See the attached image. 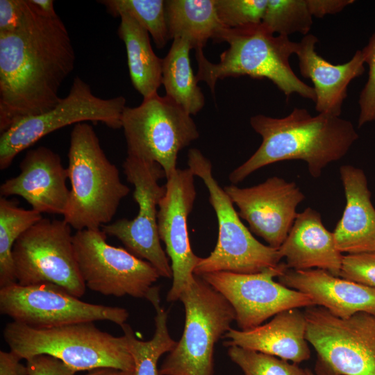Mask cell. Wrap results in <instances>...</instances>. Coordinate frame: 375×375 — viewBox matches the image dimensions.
I'll return each instance as SVG.
<instances>
[{
	"label": "cell",
	"instance_id": "6da1fadb",
	"mask_svg": "<svg viewBox=\"0 0 375 375\" xmlns=\"http://www.w3.org/2000/svg\"><path fill=\"white\" fill-rule=\"evenodd\" d=\"M20 26L0 33V132L53 108L73 71L76 55L59 16L47 17L31 1Z\"/></svg>",
	"mask_w": 375,
	"mask_h": 375
},
{
	"label": "cell",
	"instance_id": "7a4b0ae2",
	"mask_svg": "<svg viewBox=\"0 0 375 375\" xmlns=\"http://www.w3.org/2000/svg\"><path fill=\"white\" fill-rule=\"evenodd\" d=\"M250 124L262 143L229 174L233 184L265 166L291 160L306 162L310 174L318 178L328 164L342 158L359 137L350 121L326 113L312 116L303 108H294L282 118L256 115Z\"/></svg>",
	"mask_w": 375,
	"mask_h": 375
},
{
	"label": "cell",
	"instance_id": "3957f363",
	"mask_svg": "<svg viewBox=\"0 0 375 375\" xmlns=\"http://www.w3.org/2000/svg\"><path fill=\"white\" fill-rule=\"evenodd\" d=\"M217 42L228 44L218 62L208 60L203 49L195 50L197 79L204 81L211 92H215L218 79L247 76L269 79L288 99L297 94L315 101L313 88L301 81L290 66V58L296 53L298 42L289 37L276 36L260 23L239 28H225Z\"/></svg>",
	"mask_w": 375,
	"mask_h": 375
},
{
	"label": "cell",
	"instance_id": "277c9868",
	"mask_svg": "<svg viewBox=\"0 0 375 375\" xmlns=\"http://www.w3.org/2000/svg\"><path fill=\"white\" fill-rule=\"evenodd\" d=\"M67 170L71 190L63 219L76 231L109 224L130 190L89 124L78 123L72 128Z\"/></svg>",
	"mask_w": 375,
	"mask_h": 375
},
{
	"label": "cell",
	"instance_id": "5b68a950",
	"mask_svg": "<svg viewBox=\"0 0 375 375\" xmlns=\"http://www.w3.org/2000/svg\"><path fill=\"white\" fill-rule=\"evenodd\" d=\"M3 335L10 351L21 359L46 354L75 373L99 368L134 372L125 337L102 331L94 322L41 328L12 321L6 325Z\"/></svg>",
	"mask_w": 375,
	"mask_h": 375
},
{
	"label": "cell",
	"instance_id": "8992f818",
	"mask_svg": "<svg viewBox=\"0 0 375 375\" xmlns=\"http://www.w3.org/2000/svg\"><path fill=\"white\" fill-rule=\"evenodd\" d=\"M188 164L194 176L206 185L218 222L217 244L208 257L201 258L194 275L217 272L255 274L276 267L282 258L278 249L260 242L244 225L230 197L213 177L210 161L199 149H191Z\"/></svg>",
	"mask_w": 375,
	"mask_h": 375
},
{
	"label": "cell",
	"instance_id": "52a82bcc",
	"mask_svg": "<svg viewBox=\"0 0 375 375\" xmlns=\"http://www.w3.org/2000/svg\"><path fill=\"white\" fill-rule=\"evenodd\" d=\"M178 300L185 308L184 330L158 375H213L215 346L231 328L235 311L222 294L196 275Z\"/></svg>",
	"mask_w": 375,
	"mask_h": 375
},
{
	"label": "cell",
	"instance_id": "ba28073f",
	"mask_svg": "<svg viewBox=\"0 0 375 375\" xmlns=\"http://www.w3.org/2000/svg\"><path fill=\"white\" fill-rule=\"evenodd\" d=\"M306 339L317 354V375H375V316L348 318L326 308L307 307Z\"/></svg>",
	"mask_w": 375,
	"mask_h": 375
},
{
	"label": "cell",
	"instance_id": "9c48e42d",
	"mask_svg": "<svg viewBox=\"0 0 375 375\" xmlns=\"http://www.w3.org/2000/svg\"><path fill=\"white\" fill-rule=\"evenodd\" d=\"M122 128L128 156L157 162L166 178L177 169L178 152L199 137L191 115L158 93L143 99L136 107L126 106Z\"/></svg>",
	"mask_w": 375,
	"mask_h": 375
},
{
	"label": "cell",
	"instance_id": "30bf717a",
	"mask_svg": "<svg viewBox=\"0 0 375 375\" xmlns=\"http://www.w3.org/2000/svg\"><path fill=\"white\" fill-rule=\"evenodd\" d=\"M123 96L103 99L93 94L89 84L74 78L67 95L47 112L17 122L0 137V169L10 166L15 158L45 135L65 126L90 121L110 128H122L126 107Z\"/></svg>",
	"mask_w": 375,
	"mask_h": 375
},
{
	"label": "cell",
	"instance_id": "8fae6325",
	"mask_svg": "<svg viewBox=\"0 0 375 375\" xmlns=\"http://www.w3.org/2000/svg\"><path fill=\"white\" fill-rule=\"evenodd\" d=\"M71 228L64 219L42 218L18 238L12 248L17 283H52L78 298L85 294Z\"/></svg>",
	"mask_w": 375,
	"mask_h": 375
},
{
	"label": "cell",
	"instance_id": "7c38bea8",
	"mask_svg": "<svg viewBox=\"0 0 375 375\" xmlns=\"http://www.w3.org/2000/svg\"><path fill=\"white\" fill-rule=\"evenodd\" d=\"M100 228L76 231V259L85 287L106 296L147 299L160 276L148 261L106 242Z\"/></svg>",
	"mask_w": 375,
	"mask_h": 375
},
{
	"label": "cell",
	"instance_id": "4fadbf2b",
	"mask_svg": "<svg viewBox=\"0 0 375 375\" xmlns=\"http://www.w3.org/2000/svg\"><path fill=\"white\" fill-rule=\"evenodd\" d=\"M0 312L12 321L41 328L104 320L121 326L129 315L124 308L83 301L52 283H16L0 288Z\"/></svg>",
	"mask_w": 375,
	"mask_h": 375
},
{
	"label": "cell",
	"instance_id": "5bb4252c",
	"mask_svg": "<svg viewBox=\"0 0 375 375\" xmlns=\"http://www.w3.org/2000/svg\"><path fill=\"white\" fill-rule=\"evenodd\" d=\"M122 167L127 181L134 186L133 197L139 211L134 219H118L103 226L101 230L119 240L128 251L150 262L160 276L172 278L171 264L160 244L157 222V208L166 192V185H160L158 180L165 177V172L156 162L131 156H127Z\"/></svg>",
	"mask_w": 375,
	"mask_h": 375
},
{
	"label": "cell",
	"instance_id": "9a60e30c",
	"mask_svg": "<svg viewBox=\"0 0 375 375\" xmlns=\"http://www.w3.org/2000/svg\"><path fill=\"white\" fill-rule=\"evenodd\" d=\"M288 269L280 262L255 274L217 272L200 276L230 303L238 326L247 331L283 310L315 306L310 296L274 281Z\"/></svg>",
	"mask_w": 375,
	"mask_h": 375
},
{
	"label": "cell",
	"instance_id": "2e32d148",
	"mask_svg": "<svg viewBox=\"0 0 375 375\" xmlns=\"http://www.w3.org/2000/svg\"><path fill=\"white\" fill-rule=\"evenodd\" d=\"M194 178L189 168L177 169L167 178L166 192L158 204V235L165 243L173 274L167 301L178 300L190 285L195 277L194 271L201 259L191 249L188 230V217L196 198Z\"/></svg>",
	"mask_w": 375,
	"mask_h": 375
},
{
	"label": "cell",
	"instance_id": "e0dca14e",
	"mask_svg": "<svg viewBox=\"0 0 375 375\" xmlns=\"http://www.w3.org/2000/svg\"><path fill=\"white\" fill-rule=\"evenodd\" d=\"M224 190L239 208V216L248 222L250 230L277 249L296 219L297 207L305 199L294 182L276 176L252 187L240 188L231 185Z\"/></svg>",
	"mask_w": 375,
	"mask_h": 375
},
{
	"label": "cell",
	"instance_id": "ac0fdd59",
	"mask_svg": "<svg viewBox=\"0 0 375 375\" xmlns=\"http://www.w3.org/2000/svg\"><path fill=\"white\" fill-rule=\"evenodd\" d=\"M19 169L17 176L1 184V197L17 195L41 214L63 215L70 190L67 186L68 170L63 167L59 154L44 146L30 149Z\"/></svg>",
	"mask_w": 375,
	"mask_h": 375
},
{
	"label": "cell",
	"instance_id": "d6986e66",
	"mask_svg": "<svg viewBox=\"0 0 375 375\" xmlns=\"http://www.w3.org/2000/svg\"><path fill=\"white\" fill-rule=\"evenodd\" d=\"M278 278L283 285L311 297L332 315L348 318L358 312L375 316V289L339 276L321 269H288Z\"/></svg>",
	"mask_w": 375,
	"mask_h": 375
},
{
	"label": "cell",
	"instance_id": "ffe728a7",
	"mask_svg": "<svg viewBox=\"0 0 375 375\" xmlns=\"http://www.w3.org/2000/svg\"><path fill=\"white\" fill-rule=\"evenodd\" d=\"M317 42L313 34L303 36L298 42L295 54L299 71L302 76L310 78L313 83L315 110L340 117L349 83L365 72L363 56L361 50H358L348 62L334 65L317 53Z\"/></svg>",
	"mask_w": 375,
	"mask_h": 375
},
{
	"label": "cell",
	"instance_id": "44dd1931",
	"mask_svg": "<svg viewBox=\"0 0 375 375\" xmlns=\"http://www.w3.org/2000/svg\"><path fill=\"white\" fill-rule=\"evenodd\" d=\"M306 320L299 308L283 310L256 328L241 331L231 328L224 335L226 347L238 346L300 363L310 357L306 339Z\"/></svg>",
	"mask_w": 375,
	"mask_h": 375
},
{
	"label": "cell",
	"instance_id": "7402d4cb",
	"mask_svg": "<svg viewBox=\"0 0 375 375\" xmlns=\"http://www.w3.org/2000/svg\"><path fill=\"white\" fill-rule=\"evenodd\" d=\"M288 269H321L339 276L343 255L333 233L323 224L321 215L307 208L298 213L286 239L278 249Z\"/></svg>",
	"mask_w": 375,
	"mask_h": 375
},
{
	"label": "cell",
	"instance_id": "603a6c76",
	"mask_svg": "<svg viewBox=\"0 0 375 375\" xmlns=\"http://www.w3.org/2000/svg\"><path fill=\"white\" fill-rule=\"evenodd\" d=\"M346 206L333 232L341 253L375 252V208L363 170L351 165L340 168Z\"/></svg>",
	"mask_w": 375,
	"mask_h": 375
},
{
	"label": "cell",
	"instance_id": "cb8c5ba5",
	"mask_svg": "<svg viewBox=\"0 0 375 375\" xmlns=\"http://www.w3.org/2000/svg\"><path fill=\"white\" fill-rule=\"evenodd\" d=\"M119 17L117 33L125 44L130 78L145 99L157 94L162 85V58L154 53L146 29L128 15Z\"/></svg>",
	"mask_w": 375,
	"mask_h": 375
},
{
	"label": "cell",
	"instance_id": "d4e9b609",
	"mask_svg": "<svg viewBox=\"0 0 375 375\" xmlns=\"http://www.w3.org/2000/svg\"><path fill=\"white\" fill-rule=\"evenodd\" d=\"M165 11L169 38H184L195 50L203 49L209 39L217 42L225 28L215 0H167Z\"/></svg>",
	"mask_w": 375,
	"mask_h": 375
},
{
	"label": "cell",
	"instance_id": "484cf974",
	"mask_svg": "<svg viewBox=\"0 0 375 375\" xmlns=\"http://www.w3.org/2000/svg\"><path fill=\"white\" fill-rule=\"evenodd\" d=\"M184 38L173 39L170 49L162 58V84L166 97L190 115L197 114L205 105V97L198 85L190 60L192 49Z\"/></svg>",
	"mask_w": 375,
	"mask_h": 375
},
{
	"label": "cell",
	"instance_id": "4316f807",
	"mask_svg": "<svg viewBox=\"0 0 375 375\" xmlns=\"http://www.w3.org/2000/svg\"><path fill=\"white\" fill-rule=\"evenodd\" d=\"M156 310V330L151 340H138L126 323L121 326L126 340L128 350L134 363L133 375H158L157 364L165 353H169L177 342L172 338L167 328L168 312L160 303L159 288L154 287L147 299Z\"/></svg>",
	"mask_w": 375,
	"mask_h": 375
},
{
	"label": "cell",
	"instance_id": "83f0119b",
	"mask_svg": "<svg viewBox=\"0 0 375 375\" xmlns=\"http://www.w3.org/2000/svg\"><path fill=\"white\" fill-rule=\"evenodd\" d=\"M40 212L17 206L6 197L0 198V288L16 283L12 248L18 238L42 219Z\"/></svg>",
	"mask_w": 375,
	"mask_h": 375
},
{
	"label": "cell",
	"instance_id": "f1b7e54d",
	"mask_svg": "<svg viewBox=\"0 0 375 375\" xmlns=\"http://www.w3.org/2000/svg\"><path fill=\"white\" fill-rule=\"evenodd\" d=\"M107 11L114 17L128 15L135 19L151 35L157 48L162 49L170 39L165 1L163 0H101Z\"/></svg>",
	"mask_w": 375,
	"mask_h": 375
},
{
	"label": "cell",
	"instance_id": "f546056e",
	"mask_svg": "<svg viewBox=\"0 0 375 375\" xmlns=\"http://www.w3.org/2000/svg\"><path fill=\"white\" fill-rule=\"evenodd\" d=\"M261 23L272 33L289 37L309 34L313 22L306 0H267Z\"/></svg>",
	"mask_w": 375,
	"mask_h": 375
},
{
	"label": "cell",
	"instance_id": "4dcf8cb0",
	"mask_svg": "<svg viewBox=\"0 0 375 375\" xmlns=\"http://www.w3.org/2000/svg\"><path fill=\"white\" fill-rule=\"evenodd\" d=\"M228 355L244 375H308V369H303L296 363L251 349L231 346Z\"/></svg>",
	"mask_w": 375,
	"mask_h": 375
},
{
	"label": "cell",
	"instance_id": "1f68e13d",
	"mask_svg": "<svg viewBox=\"0 0 375 375\" xmlns=\"http://www.w3.org/2000/svg\"><path fill=\"white\" fill-rule=\"evenodd\" d=\"M267 0H215L219 21L226 28H239L262 22Z\"/></svg>",
	"mask_w": 375,
	"mask_h": 375
},
{
	"label": "cell",
	"instance_id": "d6a6232c",
	"mask_svg": "<svg viewBox=\"0 0 375 375\" xmlns=\"http://www.w3.org/2000/svg\"><path fill=\"white\" fill-rule=\"evenodd\" d=\"M365 63L369 67L368 79L360 92L358 127L375 122V31L361 50Z\"/></svg>",
	"mask_w": 375,
	"mask_h": 375
},
{
	"label": "cell",
	"instance_id": "836d02e7",
	"mask_svg": "<svg viewBox=\"0 0 375 375\" xmlns=\"http://www.w3.org/2000/svg\"><path fill=\"white\" fill-rule=\"evenodd\" d=\"M339 276L375 289V252L343 255Z\"/></svg>",
	"mask_w": 375,
	"mask_h": 375
},
{
	"label": "cell",
	"instance_id": "e575fe53",
	"mask_svg": "<svg viewBox=\"0 0 375 375\" xmlns=\"http://www.w3.org/2000/svg\"><path fill=\"white\" fill-rule=\"evenodd\" d=\"M26 360L27 375H75V372L61 360L40 354Z\"/></svg>",
	"mask_w": 375,
	"mask_h": 375
},
{
	"label": "cell",
	"instance_id": "d590c367",
	"mask_svg": "<svg viewBox=\"0 0 375 375\" xmlns=\"http://www.w3.org/2000/svg\"><path fill=\"white\" fill-rule=\"evenodd\" d=\"M26 8V0H1L0 33L17 29L24 19Z\"/></svg>",
	"mask_w": 375,
	"mask_h": 375
},
{
	"label": "cell",
	"instance_id": "8d00e7d4",
	"mask_svg": "<svg viewBox=\"0 0 375 375\" xmlns=\"http://www.w3.org/2000/svg\"><path fill=\"white\" fill-rule=\"evenodd\" d=\"M312 17L322 18L327 15H335L345 7L352 4L353 0H306Z\"/></svg>",
	"mask_w": 375,
	"mask_h": 375
},
{
	"label": "cell",
	"instance_id": "74e56055",
	"mask_svg": "<svg viewBox=\"0 0 375 375\" xmlns=\"http://www.w3.org/2000/svg\"><path fill=\"white\" fill-rule=\"evenodd\" d=\"M15 353L0 351V375H27L26 367Z\"/></svg>",
	"mask_w": 375,
	"mask_h": 375
},
{
	"label": "cell",
	"instance_id": "f35d334b",
	"mask_svg": "<svg viewBox=\"0 0 375 375\" xmlns=\"http://www.w3.org/2000/svg\"><path fill=\"white\" fill-rule=\"evenodd\" d=\"M31 3L44 15L56 17L54 9V1L52 0H31Z\"/></svg>",
	"mask_w": 375,
	"mask_h": 375
},
{
	"label": "cell",
	"instance_id": "ab89813d",
	"mask_svg": "<svg viewBox=\"0 0 375 375\" xmlns=\"http://www.w3.org/2000/svg\"><path fill=\"white\" fill-rule=\"evenodd\" d=\"M85 375H133L131 373L113 368H99L91 370Z\"/></svg>",
	"mask_w": 375,
	"mask_h": 375
},
{
	"label": "cell",
	"instance_id": "60d3db41",
	"mask_svg": "<svg viewBox=\"0 0 375 375\" xmlns=\"http://www.w3.org/2000/svg\"><path fill=\"white\" fill-rule=\"evenodd\" d=\"M308 375H315L310 370L308 369Z\"/></svg>",
	"mask_w": 375,
	"mask_h": 375
}]
</instances>
